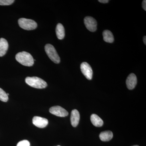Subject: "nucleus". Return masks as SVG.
<instances>
[{
	"mask_svg": "<svg viewBox=\"0 0 146 146\" xmlns=\"http://www.w3.org/2000/svg\"><path fill=\"white\" fill-rule=\"evenodd\" d=\"M16 59L22 65L28 67L33 66L34 63V59L31 55L27 52H22L17 53Z\"/></svg>",
	"mask_w": 146,
	"mask_h": 146,
	"instance_id": "nucleus-1",
	"label": "nucleus"
},
{
	"mask_svg": "<svg viewBox=\"0 0 146 146\" xmlns=\"http://www.w3.org/2000/svg\"><path fill=\"white\" fill-rule=\"evenodd\" d=\"M25 82L30 86L36 89H44L47 86L46 82L37 77H28L25 79Z\"/></svg>",
	"mask_w": 146,
	"mask_h": 146,
	"instance_id": "nucleus-2",
	"label": "nucleus"
},
{
	"mask_svg": "<svg viewBox=\"0 0 146 146\" xmlns=\"http://www.w3.org/2000/svg\"><path fill=\"white\" fill-rule=\"evenodd\" d=\"M45 51L47 55L53 62L58 64L60 62V58L54 47L50 44H47L45 46Z\"/></svg>",
	"mask_w": 146,
	"mask_h": 146,
	"instance_id": "nucleus-3",
	"label": "nucleus"
},
{
	"mask_svg": "<svg viewBox=\"0 0 146 146\" xmlns=\"http://www.w3.org/2000/svg\"><path fill=\"white\" fill-rule=\"evenodd\" d=\"M18 23L21 28L28 31L35 29L37 26L36 22L31 19L21 18L18 20Z\"/></svg>",
	"mask_w": 146,
	"mask_h": 146,
	"instance_id": "nucleus-4",
	"label": "nucleus"
},
{
	"mask_svg": "<svg viewBox=\"0 0 146 146\" xmlns=\"http://www.w3.org/2000/svg\"><path fill=\"white\" fill-rule=\"evenodd\" d=\"M80 69L82 74L86 79L91 80L93 78V72L89 64L86 62H83L80 65Z\"/></svg>",
	"mask_w": 146,
	"mask_h": 146,
	"instance_id": "nucleus-5",
	"label": "nucleus"
},
{
	"mask_svg": "<svg viewBox=\"0 0 146 146\" xmlns=\"http://www.w3.org/2000/svg\"><path fill=\"white\" fill-rule=\"evenodd\" d=\"M84 23L86 28L89 31L95 32L96 31L97 21L93 17L87 16L84 19Z\"/></svg>",
	"mask_w": 146,
	"mask_h": 146,
	"instance_id": "nucleus-6",
	"label": "nucleus"
},
{
	"mask_svg": "<svg viewBox=\"0 0 146 146\" xmlns=\"http://www.w3.org/2000/svg\"><path fill=\"white\" fill-rule=\"evenodd\" d=\"M49 111L51 114L58 117H65L68 115V111L60 106H53L50 108Z\"/></svg>",
	"mask_w": 146,
	"mask_h": 146,
	"instance_id": "nucleus-7",
	"label": "nucleus"
},
{
	"mask_svg": "<svg viewBox=\"0 0 146 146\" xmlns=\"http://www.w3.org/2000/svg\"><path fill=\"white\" fill-rule=\"evenodd\" d=\"M33 123L37 127L43 128L46 127L48 125V121L46 118L35 116L33 119Z\"/></svg>",
	"mask_w": 146,
	"mask_h": 146,
	"instance_id": "nucleus-8",
	"label": "nucleus"
},
{
	"mask_svg": "<svg viewBox=\"0 0 146 146\" xmlns=\"http://www.w3.org/2000/svg\"><path fill=\"white\" fill-rule=\"evenodd\" d=\"M137 83V79L135 74L131 73L127 78L126 83L128 89L132 90L135 88Z\"/></svg>",
	"mask_w": 146,
	"mask_h": 146,
	"instance_id": "nucleus-9",
	"label": "nucleus"
},
{
	"mask_svg": "<svg viewBox=\"0 0 146 146\" xmlns=\"http://www.w3.org/2000/svg\"><path fill=\"white\" fill-rule=\"evenodd\" d=\"M80 119V115L79 112L77 110H73L71 114V123L72 126L76 127L78 125Z\"/></svg>",
	"mask_w": 146,
	"mask_h": 146,
	"instance_id": "nucleus-10",
	"label": "nucleus"
},
{
	"mask_svg": "<svg viewBox=\"0 0 146 146\" xmlns=\"http://www.w3.org/2000/svg\"><path fill=\"white\" fill-rule=\"evenodd\" d=\"M8 43L4 38L0 39V56H3L5 54L8 49Z\"/></svg>",
	"mask_w": 146,
	"mask_h": 146,
	"instance_id": "nucleus-11",
	"label": "nucleus"
},
{
	"mask_svg": "<svg viewBox=\"0 0 146 146\" xmlns=\"http://www.w3.org/2000/svg\"><path fill=\"white\" fill-rule=\"evenodd\" d=\"M113 133L110 131H103L100 134V138L102 141L107 142L110 141L113 138Z\"/></svg>",
	"mask_w": 146,
	"mask_h": 146,
	"instance_id": "nucleus-12",
	"label": "nucleus"
},
{
	"mask_svg": "<svg viewBox=\"0 0 146 146\" xmlns=\"http://www.w3.org/2000/svg\"><path fill=\"white\" fill-rule=\"evenodd\" d=\"M91 120L92 123L97 127H100L103 125V121L96 114H93L91 115Z\"/></svg>",
	"mask_w": 146,
	"mask_h": 146,
	"instance_id": "nucleus-13",
	"label": "nucleus"
},
{
	"mask_svg": "<svg viewBox=\"0 0 146 146\" xmlns=\"http://www.w3.org/2000/svg\"><path fill=\"white\" fill-rule=\"evenodd\" d=\"M56 36L58 39H63L65 37V32L64 27L62 24L58 23L56 29Z\"/></svg>",
	"mask_w": 146,
	"mask_h": 146,
	"instance_id": "nucleus-14",
	"label": "nucleus"
},
{
	"mask_svg": "<svg viewBox=\"0 0 146 146\" xmlns=\"http://www.w3.org/2000/svg\"><path fill=\"white\" fill-rule=\"evenodd\" d=\"M104 40L107 43H112L114 41V37L112 33L109 30H105L103 32Z\"/></svg>",
	"mask_w": 146,
	"mask_h": 146,
	"instance_id": "nucleus-15",
	"label": "nucleus"
},
{
	"mask_svg": "<svg viewBox=\"0 0 146 146\" xmlns=\"http://www.w3.org/2000/svg\"><path fill=\"white\" fill-rule=\"evenodd\" d=\"M0 100L3 102H7L8 100V96L6 92L0 88Z\"/></svg>",
	"mask_w": 146,
	"mask_h": 146,
	"instance_id": "nucleus-16",
	"label": "nucleus"
},
{
	"mask_svg": "<svg viewBox=\"0 0 146 146\" xmlns=\"http://www.w3.org/2000/svg\"><path fill=\"white\" fill-rule=\"evenodd\" d=\"M14 2L13 0H0V5H11Z\"/></svg>",
	"mask_w": 146,
	"mask_h": 146,
	"instance_id": "nucleus-17",
	"label": "nucleus"
},
{
	"mask_svg": "<svg viewBox=\"0 0 146 146\" xmlns=\"http://www.w3.org/2000/svg\"><path fill=\"white\" fill-rule=\"evenodd\" d=\"M30 144L29 142L27 140H23L20 141L17 144V146H30Z\"/></svg>",
	"mask_w": 146,
	"mask_h": 146,
	"instance_id": "nucleus-18",
	"label": "nucleus"
},
{
	"mask_svg": "<svg viewBox=\"0 0 146 146\" xmlns=\"http://www.w3.org/2000/svg\"><path fill=\"white\" fill-rule=\"evenodd\" d=\"M142 7L145 11H146V1L144 0L142 2Z\"/></svg>",
	"mask_w": 146,
	"mask_h": 146,
	"instance_id": "nucleus-19",
	"label": "nucleus"
},
{
	"mask_svg": "<svg viewBox=\"0 0 146 146\" xmlns=\"http://www.w3.org/2000/svg\"><path fill=\"white\" fill-rule=\"evenodd\" d=\"M98 1L101 3H108L109 1L108 0H99Z\"/></svg>",
	"mask_w": 146,
	"mask_h": 146,
	"instance_id": "nucleus-20",
	"label": "nucleus"
},
{
	"mask_svg": "<svg viewBox=\"0 0 146 146\" xmlns=\"http://www.w3.org/2000/svg\"><path fill=\"white\" fill-rule=\"evenodd\" d=\"M143 42L145 45H146V36H144L143 37Z\"/></svg>",
	"mask_w": 146,
	"mask_h": 146,
	"instance_id": "nucleus-21",
	"label": "nucleus"
},
{
	"mask_svg": "<svg viewBox=\"0 0 146 146\" xmlns=\"http://www.w3.org/2000/svg\"><path fill=\"white\" fill-rule=\"evenodd\" d=\"M7 96H9V94H7Z\"/></svg>",
	"mask_w": 146,
	"mask_h": 146,
	"instance_id": "nucleus-22",
	"label": "nucleus"
},
{
	"mask_svg": "<svg viewBox=\"0 0 146 146\" xmlns=\"http://www.w3.org/2000/svg\"><path fill=\"white\" fill-rule=\"evenodd\" d=\"M139 146L138 145H133V146Z\"/></svg>",
	"mask_w": 146,
	"mask_h": 146,
	"instance_id": "nucleus-23",
	"label": "nucleus"
},
{
	"mask_svg": "<svg viewBox=\"0 0 146 146\" xmlns=\"http://www.w3.org/2000/svg\"></svg>",
	"mask_w": 146,
	"mask_h": 146,
	"instance_id": "nucleus-24",
	"label": "nucleus"
}]
</instances>
